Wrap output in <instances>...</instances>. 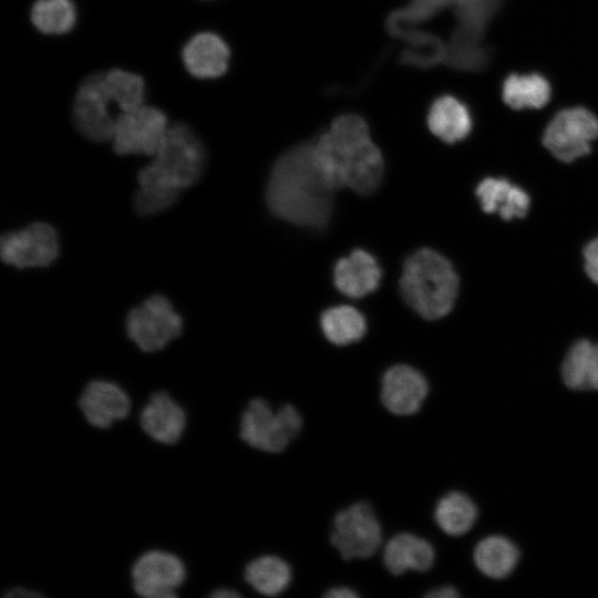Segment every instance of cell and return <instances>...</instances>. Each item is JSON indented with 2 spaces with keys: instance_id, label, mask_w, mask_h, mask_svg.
Returning <instances> with one entry per match:
<instances>
[{
  "instance_id": "cell-33",
  "label": "cell",
  "mask_w": 598,
  "mask_h": 598,
  "mask_svg": "<svg viewBox=\"0 0 598 598\" xmlns=\"http://www.w3.org/2000/svg\"><path fill=\"white\" fill-rule=\"evenodd\" d=\"M7 597H12V598H19V597H24V598H38V597H41L42 594L33 590V589H30V588H25V587H16V588H12L10 590H8Z\"/></svg>"
},
{
  "instance_id": "cell-3",
  "label": "cell",
  "mask_w": 598,
  "mask_h": 598,
  "mask_svg": "<svg viewBox=\"0 0 598 598\" xmlns=\"http://www.w3.org/2000/svg\"><path fill=\"white\" fill-rule=\"evenodd\" d=\"M400 289L405 302L420 316L435 320L453 308L458 277L447 259L422 248L404 262Z\"/></svg>"
},
{
  "instance_id": "cell-13",
  "label": "cell",
  "mask_w": 598,
  "mask_h": 598,
  "mask_svg": "<svg viewBox=\"0 0 598 598\" xmlns=\"http://www.w3.org/2000/svg\"><path fill=\"white\" fill-rule=\"evenodd\" d=\"M131 398L121 385L102 379L90 381L79 399L85 421L97 429H107L124 420L131 412Z\"/></svg>"
},
{
  "instance_id": "cell-16",
  "label": "cell",
  "mask_w": 598,
  "mask_h": 598,
  "mask_svg": "<svg viewBox=\"0 0 598 598\" xmlns=\"http://www.w3.org/2000/svg\"><path fill=\"white\" fill-rule=\"evenodd\" d=\"M229 49L215 33L200 32L184 47L182 58L187 71L199 79H214L225 73Z\"/></svg>"
},
{
  "instance_id": "cell-22",
  "label": "cell",
  "mask_w": 598,
  "mask_h": 598,
  "mask_svg": "<svg viewBox=\"0 0 598 598\" xmlns=\"http://www.w3.org/2000/svg\"><path fill=\"white\" fill-rule=\"evenodd\" d=\"M561 378L571 390H598V343H574L561 364Z\"/></svg>"
},
{
  "instance_id": "cell-29",
  "label": "cell",
  "mask_w": 598,
  "mask_h": 598,
  "mask_svg": "<svg viewBox=\"0 0 598 598\" xmlns=\"http://www.w3.org/2000/svg\"><path fill=\"white\" fill-rule=\"evenodd\" d=\"M178 194L138 187L133 199L134 210L140 216H150L166 210L175 204Z\"/></svg>"
},
{
  "instance_id": "cell-6",
  "label": "cell",
  "mask_w": 598,
  "mask_h": 598,
  "mask_svg": "<svg viewBox=\"0 0 598 598\" xmlns=\"http://www.w3.org/2000/svg\"><path fill=\"white\" fill-rule=\"evenodd\" d=\"M125 331L140 350L155 352L183 332V319L166 297L155 295L127 313Z\"/></svg>"
},
{
  "instance_id": "cell-7",
  "label": "cell",
  "mask_w": 598,
  "mask_h": 598,
  "mask_svg": "<svg viewBox=\"0 0 598 598\" xmlns=\"http://www.w3.org/2000/svg\"><path fill=\"white\" fill-rule=\"evenodd\" d=\"M598 138V117L584 106L557 112L543 134V144L557 159L569 163L587 155Z\"/></svg>"
},
{
  "instance_id": "cell-24",
  "label": "cell",
  "mask_w": 598,
  "mask_h": 598,
  "mask_svg": "<svg viewBox=\"0 0 598 598\" xmlns=\"http://www.w3.org/2000/svg\"><path fill=\"white\" fill-rule=\"evenodd\" d=\"M244 577L259 594L277 596L289 586L291 581V568L280 557L264 555L246 565Z\"/></svg>"
},
{
  "instance_id": "cell-11",
  "label": "cell",
  "mask_w": 598,
  "mask_h": 598,
  "mask_svg": "<svg viewBox=\"0 0 598 598\" xmlns=\"http://www.w3.org/2000/svg\"><path fill=\"white\" fill-rule=\"evenodd\" d=\"M134 591L144 598H173L186 580V567L175 554L153 549L143 553L131 570Z\"/></svg>"
},
{
  "instance_id": "cell-21",
  "label": "cell",
  "mask_w": 598,
  "mask_h": 598,
  "mask_svg": "<svg viewBox=\"0 0 598 598\" xmlns=\"http://www.w3.org/2000/svg\"><path fill=\"white\" fill-rule=\"evenodd\" d=\"M501 96L512 110H539L549 102L551 85L537 72L512 73L501 86Z\"/></svg>"
},
{
  "instance_id": "cell-4",
  "label": "cell",
  "mask_w": 598,
  "mask_h": 598,
  "mask_svg": "<svg viewBox=\"0 0 598 598\" xmlns=\"http://www.w3.org/2000/svg\"><path fill=\"white\" fill-rule=\"evenodd\" d=\"M153 157V161L138 172V187L178 195L199 179L206 163L202 141L183 123L168 127Z\"/></svg>"
},
{
  "instance_id": "cell-23",
  "label": "cell",
  "mask_w": 598,
  "mask_h": 598,
  "mask_svg": "<svg viewBox=\"0 0 598 598\" xmlns=\"http://www.w3.org/2000/svg\"><path fill=\"white\" fill-rule=\"evenodd\" d=\"M473 558L482 574L493 579H502L515 569L519 551L508 538L492 535L477 543Z\"/></svg>"
},
{
  "instance_id": "cell-30",
  "label": "cell",
  "mask_w": 598,
  "mask_h": 598,
  "mask_svg": "<svg viewBox=\"0 0 598 598\" xmlns=\"http://www.w3.org/2000/svg\"><path fill=\"white\" fill-rule=\"evenodd\" d=\"M584 258L587 275L594 282L598 283V237L586 246Z\"/></svg>"
},
{
  "instance_id": "cell-20",
  "label": "cell",
  "mask_w": 598,
  "mask_h": 598,
  "mask_svg": "<svg viewBox=\"0 0 598 598\" xmlns=\"http://www.w3.org/2000/svg\"><path fill=\"white\" fill-rule=\"evenodd\" d=\"M472 115L468 107L451 95L434 101L427 114L430 131L446 143L465 138L472 130Z\"/></svg>"
},
{
  "instance_id": "cell-9",
  "label": "cell",
  "mask_w": 598,
  "mask_h": 598,
  "mask_svg": "<svg viewBox=\"0 0 598 598\" xmlns=\"http://www.w3.org/2000/svg\"><path fill=\"white\" fill-rule=\"evenodd\" d=\"M167 117L157 107H141L122 112L115 121L113 148L120 155L154 156L167 131Z\"/></svg>"
},
{
  "instance_id": "cell-32",
  "label": "cell",
  "mask_w": 598,
  "mask_h": 598,
  "mask_svg": "<svg viewBox=\"0 0 598 598\" xmlns=\"http://www.w3.org/2000/svg\"><path fill=\"white\" fill-rule=\"evenodd\" d=\"M324 596L329 598H357L359 595L349 587L340 586L329 589Z\"/></svg>"
},
{
  "instance_id": "cell-18",
  "label": "cell",
  "mask_w": 598,
  "mask_h": 598,
  "mask_svg": "<svg viewBox=\"0 0 598 598\" xmlns=\"http://www.w3.org/2000/svg\"><path fill=\"white\" fill-rule=\"evenodd\" d=\"M434 558L433 546L410 533L394 535L383 549L384 566L395 576L408 570L426 571L433 566Z\"/></svg>"
},
{
  "instance_id": "cell-14",
  "label": "cell",
  "mask_w": 598,
  "mask_h": 598,
  "mask_svg": "<svg viewBox=\"0 0 598 598\" xmlns=\"http://www.w3.org/2000/svg\"><path fill=\"white\" fill-rule=\"evenodd\" d=\"M427 392L426 379L410 365L398 364L383 374L381 401L392 414L403 416L416 413Z\"/></svg>"
},
{
  "instance_id": "cell-25",
  "label": "cell",
  "mask_w": 598,
  "mask_h": 598,
  "mask_svg": "<svg viewBox=\"0 0 598 598\" xmlns=\"http://www.w3.org/2000/svg\"><path fill=\"white\" fill-rule=\"evenodd\" d=\"M475 503L464 493L450 492L435 506L434 519L437 526L450 536L466 534L477 519Z\"/></svg>"
},
{
  "instance_id": "cell-12",
  "label": "cell",
  "mask_w": 598,
  "mask_h": 598,
  "mask_svg": "<svg viewBox=\"0 0 598 598\" xmlns=\"http://www.w3.org/2000/svg\"><path fill=\"white\" fill-rule=\"evenodd\" d=\"M103 73L86 76L80 84L73 104V122L78 131L93 142L112 140L115 121Z\"/></svg>"
},
{
  "instance_id": "cell-31",
  "label": "cell",
  "mask_w": 598,
  "mask_h": 598,
  "mask_svg": "<svg viewBox=\"0 0 598 598\" xmlns=\"http://www.w3.org/2000/svg\"><path fill=\"white\" fill-rule=\"evenodd\" d=\"M458 596V591L451 586L439 587L425 594L429 598H456Z\"/></svg>"
},
{
  "instance_id": "cell-8",
  "label": "cell",
  "mask_w": 598,
  "mask_h": 598,
  "mask_svg": "<svg viewBox=\"0 0 598 598\" xmlns=\"http://www.w3.org/2000/svg\"><path fill=\"white\" fill-rule=\"evenodd\" d=\"M330 542L346 560L373 556L382 543V529L373 507L361 501L340 511L333 519Z\"/></svg>"
},
{
  "instance_id": "cell-1",
  "label": "cell",
  "mask_w": 598,
  "mask_h": 598,
  "mask_svg": "<svg viewBox=\"0 0 598 598\" xmlns=\"http://www.w3.org/2000/svg\"><path fill=\"white\" fill-rule=\"evenodd\" d=\"M333 192L311 143L290 150L276 162L267 183L266 202L274 215L288 223L321 228L331 217Z\"/></svg>"
},
{
  "instance_id": "cell-28",
  "label": "cell",
  "mask_w": 598,
  "mask_h": 598,
  "mask_svg": "<svg viewBox=\"0 0 598 598\" xmlns=\"http://www.w3.org/2000/svg\"><path fill=\"white\" fill-rule=\"evenodd\" d=\"M75 19V8L71 0H38L31 9L32 23L47 34L69 32Z\"/></svg>"
},
{
  "instance_id": "cell-10",
  "label": "cell",
  "mask_w": 598,
  "mask_h": 598,
  "mask_svg": "<svg viewBox=\"0 0 598 598\" xmlns=\"http://www.w3.org/2000/svg\"><path fill=\"white\" fill-rule=\"evenodd\" d=\"M0 254L3 262L19 269L47 267L58 258L60 241L51 225L33 223L20 230L3 234Z\"/></svg>"
},
{
  "instance_id": "cell-2",
  "label": "cell",
  "mask_w": 598,
  "mask_h": 598,
  "mask_svg": "<svg viewBox=\"0 0 598 598\" xmlns=\"http://www.w3.org/2000/svg\"><path fill=\"white\" fill-rule=\"evenodd\" d=\"M312 145L318 164L334 190L349 187L367 195L379 187L383 158L360 116L337 117Z\"/></svg>"
},
{
  "instance_id": "cell-15",
  "label": "cell",
  "mask_w": 598,
  "mask_h": 598,
  "mask_svg": "<svg viewBox=\"0 0 598 598\" xmlns=\"http://www.w3.org/2000/svg\"><path fill=\"white\" fill-rule=\"evenodd\" d=\"M187 424L183 406L167 392L157 391L140 413V425L153 441L173 445L183 436Z\"/></svg>"
},
{
  "instance_id": "cell-26",
  "label": "cell",
  "mask_w": 598,
  "mask_h": 598,
  "mask_svg": "<svg viewBox=\"0 0 598 598\" xmlns=\"http://www.w3.org/2000/svg\"><path fill=\"white\" fill-rule=\"evenodd\" d=\"M320 322L326 338L338 346L355 342L365 332L364 317L350 306L329 308L322 313Z\"/></svg>"
},
{
  "instance_id": "cell-17",
  "label": "cell",
  "mask_w": 598,
  "mask_h": 598,
  "mask_svg": "<svg viewBox=\"0 0 598 598\" xmlns=\"http://www.w3.org/2000/svg\"><path fill=\"white\" fill-rule=\"evenodd\" d=\"M333 279L343 295L360 298L379 287L381 268L372 255L357 249L336 264Z\"/></svg>"
},
{
  "instance_id": "cell-34",
  "label": "cell",
  "mask_w": 598,
  "mask_h": 598,
  "mask_svg": "<svg viewBox=\"0 0 598 598\" xmlns=\"http://www.w3.org/2000/svg\"><path fill=\"white\" fill-rule=\"evenodd\" d=\"M239 596L240 594L238 591L226 587L217 588L210 594V597L214 598H235Z\"/></svg>"
},
{
  "instance_id": "cell-19",
  "label": "cell",
  "mask_w": 598,
  "mask_h": 598,
  "mask_svg": "<svg viewBox=\"0 0 598 598\" xmlns=\"http://www.w3.org/2000/svg\"><path fill=\"white\" fill-rule=\"evenodd\" d=\"M476 195L485 213H497L503 219L523 218L529 208V197L519 187L503 178H485Z\"/></svg>"
},
{
  "instance_id": "cell-27",
  "label": "cell",
  "mask_w": 598,
  "mask_h": 598,
  "mask_svg": "<svg viewBox=\"0 0 598 598\" xmlns=\"http://www.w3.org/2000/svg\"><path fill=\"white\" fill-rule=\"evenodd\" d=\"M103 84L110 100L121 112L133 111L143 105L144 81L140 75L113 69L103 73Z\"/></svg>"
},
{
  "instance_id": "cell-5",
  "label": "cell",
  "mask_w": 598,
  "mask_h": 598,
  "mask_svg": "<svg viewBox=\"0 0 598 598\" xmlns=\"http://www.w3.org/2000/svg\"><path fill=\"white\" fill-rule=\"evenodd\" d=\"M301 427V415L293 405L286 404L274 411L266 400L256 398L241 414L239 435L254 448L278 453L300 433Z\"/></svg>"
}]
</instances>
